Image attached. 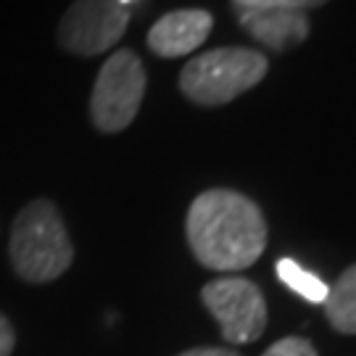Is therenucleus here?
I'll use <instances>...</instances> for the list:
<instances>
[{"mask_svg":"<svg viewBox=\"0 0 356 356\" xmlns=\"http://www.w3.org/2000/svg\"><path fill=\"white\" fill-rule=\"evenodd\" d=\"M145 66L132 51H116L106 58L90 95V119L101 132L127 129L145 98Z\"/></svg>","mask_w":356,"mask_h":356,"instance_id":"20e7f679","label":"nucleus"},{"mask_svg":"<svg viewBox=\"0 0 356 356\" xmlns=\"http://www.w3.org/2000/svg\"><path fill=\"white\" fill-rule=\"evenodd\" d=\"M129 11L116 0H74L58 22L56 40L74 56H101L127 32Z\"/></svg>","mask_w":356,"mask_h":356,"instance_id":"39448f33","label":"nucleus"},{"mask_svg":"<svg viewBox=\"0 0 356 356\" xmlns=\"http://www.w3.org/2000/svg\"><path fill=\"white\" fill-rule=\"evenodd\" d=\"M185 229L195 259L216 272L248 269L267 245L261 209L227 188L201 193L191 204Z\"/></svg>","mask_w":356,"mask_h":356,"instance_id":"f257e3e1","label":"nucleus"},{"mask_svg":"<svg viewBox=\"0 0 356 356\" xmlns=\"http://www.w3.org/2000/svg\"><path fill=\"white\" fill-rule=\"evenodd\" d=\"M116 3H122V6H124V8H127V3H132V0H116Z\"/></svg>","mask_w":356,"mask_h":356,"instance_id":"2eb2a0df","label":"nucleus"},{"mask_svg":"<svg viewBox=\"0 0 356 356\" xmlns=\"http://www.w3.org/2000/svg\"><path fill=\"white\" fill-rule=\"evenodd\" d=\"M269 69L267 56L251 48H214L191 58L179 72V90L198 106H225L256 88Z\"/></svg>","mask_w":356,"mask_h":356,"instance_id":"7ed1b4c3","label":"nucleus"},{"mask_svg":"<svg viewBox=\"0 0 356 356\" xmlns=\"http://www.w3.org/2000/svg\"><path fill=\"white\" fill-rule=\"evenodd\" d=\"M206 309L214 314L222 335L229 343H254L267 327L264 296L245 277H216L201 291Z\"/></svg>","mask_w":356,"mask_h":356,"instance_id":"423d86ee","label":"nucleus"},{"mask_svg":"<svg viewBox=\"0 0 356 356\" xmlns=\"http://www.w3.org/2000/svg\"><path fill=\"white\" fill-rule=\"evenodd\" d=\"M325 312L335 330L356 335V264L343 269V275L327 291Z\"/></svg>","mask_w":356,"mask_h":356,"instance_id":"1a4fd4ad","label":"nucleus"},{"mask_svg":"<svg viewBox=\"0 0 356 356\" xmlns=\"http://www.w3.org/2000/svg\"><path fill=\"white\" fill-rule=\"evenodd\" d=\"M214 19L204 8H182L164 13L148 32V48L159 58H179L201 48L211 35Z\"/></svg>","mask_w":356,"mask_h":356,"instance_id":"0eeeda50","label":"nucleus"},{"mask_svg":"<svg viewBox=\"0 0 356 356\" xmlns=\"http://www.w3.org/2000/svg\"><path fill=\"white\" fill-rule=\"evenodd\" d=\"M238 22L243 29L275 53H285L306 42L312 24L304 11L285 8H238Z\"/></svg>","mask_w":356,"mask_h":356,"instance_id":"6e6552de","label":"nucleus"},{"mask_svg":"<svg viewBox=\"0 0 356 356\" xmlns=\"http://www.w3.org/2000/svg\"><path fill=\"white\" fill-rule=\"evenodd\" d=\"M275 269H277V277H280L293 293H298L301 298L312 301V304H325L330 285L322 280V277H317L314 272H309V269L301 267V264L293 261V259H280Z\"/></svg>","mask_w":356,"mask_h":356,"instance_id":"9d476101","label":"nucleus"},{"mask_svg":"<svg viewBox=\"0 0 356 356\" xmlns=\"http://www.w3.org/2000/svg\"><path fill=\"white\" fill-rule=\"evenodd\" d=\"M179 356H238V354L227 351V348H191V351H182Z\"/></svg>","mask_w":356,"mask_h":356,"instance_id":"4468645a","label":"nucleus"},{"mask_svg":"<svg viewBox=\"0 0 356 356\" xmlns=\"http://www.w3.org/2000/svg\"><path fill=\"white\" fill-rule=\"evenodd\" d=\"M13 346H16V332H13L11 322L0 314V356H11Z\"/></svg>","mask_w":356,"mask_h":356,"instance_id":"ddd939ff","label":"nucleus"},{"mask_svg":"<svg viewBox=\"0 0 356 356\" xmlns=\"http://www.w3.org/2000/svg\"><path fill=\"white\" fill-rule=\"evenodd\" d=\"M8 254L16 275L26 282H51L69 269L74 248L53 201L38 198L16 214Z\"/></svg>","mask_w":356,"mask_h":356,"instance_id":"f03ea898","label":"nucleus"},{"mask_svg":"<svg viewBox=\"0 0 356 356\" xmlns=\"http://www.w3.org/2000/svg\"><path fill=\"white\" fill-rule=\"evenodd\" d=\"M238 8H285V11H309L327 0H232Z\"/></svg>","mask_w":356,"mask_h":356,"instance_id":"9b49d317","label":"nucleus"},{"mask_svg":"<svg viewBox=\"0 0 356 356\" xmlns=\"http://www.w3.org/2000/svg\"><path fill=\"white\" fill-rule=\"evenodd\" d=\"M261 356H317V351L306 338L291 335V338H282L277 343H272Z\"/></svg>","mask_w":356,"mask_h":356,"instance_id":"f8f14e48","label":"nucleus"}]
</instances>
